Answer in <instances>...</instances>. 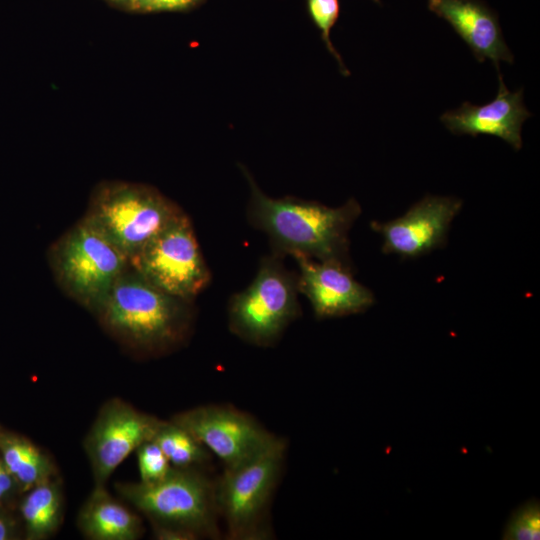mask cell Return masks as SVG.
Here are the masks:
<instances>
[{
  "mask_svg": "<svg viewBox=\"0 0 540 540\" xmlns=\"http://www.w3.org/2000/svg\"><path fill=\"white\" fill-rule=\"evenodd\" d=\"M243 174L250 188L247 219L268 237L271 253L351 265L349 231L361 214L354 198L339 207L291 196L273 198L245 168Z\"/></svg>",
  "mask_w": 540,
  "mask_h": 540,
  "instance_id": "cell-1",
  "label": "cell"
},
{
  "mask_svg": "<svg viewBox=\"0 0 540 540\" xmlns=\"http://www.w3.org/2000/svg\"><path fill=\"white\" fill-rule=\"evenodd\" d=\"M194 315V302L160 290L129 268L94 316L126 349L142 356H158L188 339Z\"/></svg>",
  "mask_w": 540,
  "mask_h": 540,
  "instance_id": "cell-2",
  "label": "cell"
},
{
  "mask_svg": "<svg viewBox=\"0 0 540 540\" xmlns=\"http://www.w3.org/2000/svg\"><path fill=\"white\" fill-rule=\"evenodd\" d=\"M115 489L149 520L156 539L220 536L215 483L196 467H172L156 482L117 483Z\"/></svg>",
  "mask_w": 540,
  "mask_h": 540,
  "instance_id": "cell-3",
  "label": "cell"
},
{
  "mask_svg": "<svg viewBox=\"0 0 540 540\" xmlns=\"http://www.w3.org/2000/svg\"><path fill=\"white\" fill-rule=\"evenodd\" d=\"M47 261L62 292L93 315L130 268L128 257L82 218L49 246Z\"/></svg>",
  "mask_w": 540,
  "mask_h": 540,
  "instance_id": "cell-4",
  "label": "cell"
},
{
  "mask_svg": "<svg viewBox=\"0 0 540 540\" xmlns=\"http://www.w3.org/2000/svg\"><path fill=\"white\" fill-rule=\"evenodd\" d=\"M182 211L151 186L108 181L93 190L82 219L130 259Z\"/></svg>",
  "mask_w": 540,
  "mask_h": 540,
  "instance_id": "cell-5",
  "label": "cell"
},
{
  "mask_svg": "<svg viewBox=\"0 0 540 540\" xmlns=\"http://www.w3.org/2000/svg\"><path fill=\"white\" fill-rule=\"evenodd\" d=\"M283 260L274 253L264 256L251 283L229 300V329L245 342L271 346L300 315L297 273Z\"/></svg>",
  "mask_w": 540,
  "mask_h": 540,
  "instance_id": "cell-6",
  "label": "cell"
},
{
  "mask_svg": "<svg viewBox=\"0 0 540 540\" xmlns=\"http://www.w3.org/2000/svg\"><path fill=\"white\" fill-rule=\"evenodd\" d=\"M285 451V441L276 437L250 460L224 469L215 483V498L228 538L257 540L268 536L265 515L278 482Z\"/></svg>",
  "mask_w": 540,
  "mask_h": 540,
  "instance_id": "cell-7",
  "label": "cell"
},
{
  "mask_svg": "<svg viewBox=\"0 0 540 540\" xmlns=\"http://www.w3.org/2000/svg\"><path fill=\"white\" fill-rule=\"evenodd\" d=\"M132 270L160 290L194 302L211 282L192 221L182 211L129 259Z\"/></svg>",
  "mask_w": 540,
  "mask_h": 540,
  "instance_id": "cell-8",
  "label": "cell"
},
{
  "mask_svg": "<svg viewBox=\"0 0 540 540\" xmlns=\"http://www.w3.org/2000/svg\"><path fill=\"white\" fill-rule=\"evenodd\" d=\"M170 420L218 457L224 469L250 460L276 439L253 417L230 406H199L177 413Z\"/></svg>",
  "mask_w": 540,
  "mask_h": 540,
  "instance_id": "cell-9",
  "label": "cell"
},
{
  "mask_svg": "<svg viewBox=\"0 0 540 540\" xmlns=\"http://www.w3.org/2000/svg\"><path fill=\"white\" fill-rule=\"evenodd\" d=\"M161 422L122 399L106 401L84 440L94 486H105L114 470L133 451L153 439Z\"/></svg>",
  "mask_w": 540,
  "mask_h": 540,
  "instance_id": "cell-10",
  "label": "cell"
},
{
  "mask_svg": "<svg viewBox=\"0 0 540 540\" xmlns=\"http://www.w3.org/2000/svg\"><path fill=\"white\" fill-rule=\"evenodd\" d=\"M462 205L456 197L428 195L396 219L372 221L371 228L382 236L383 253L418 258L446 245L451 223Z\"/></svg>",
  "mask_w": 540,
  "mask_h": 540,
  "instance_id": "cell-11",
  "label": "cell"
},
{
  "mask_svg": "<svg viewBox=\"0 0 540 540\" xmlns=\"http://www.w3.org/2000/svg\"><path fill=\"white\" fill-rule=\"evenodd\" d=\"M297 287L310 302L317 319L358 314L374 303L373 292L353 276L351 265L337 261L294 258Z\"/></svg>",
  "mask_w": 540,
  "mask_h": 540,
  "instance_id": "cell-12",
  "label": "cell"
},
{
  "mask_svg": "<svg viewBox=\"0 0 540 540\" xmlns=\"http://www.w3.org/2000/svg\"><path fill=\"white\" fill-rule=\"evenodd\" d=\"M497 96L485 105L464 102L459 108L446 111L440 120L456 135H492L502 138L515 150L522 148L521 129L531 113L523 103V92L508 90L498 72Z\"/></svg>",
  "mask_w": 540,
  "mask_h": 540,
  "instance_id": "cell-13",
  "label": "cell"
},
{
  "mask_svg": "<svg viewBox=\"0 0 540 540\" xmlns=\"http://www.w3.org/2000/svg\"><path fill=\"white\" fill-rule=\"evenodd\" d=\"M428 9L447 21L469 46L479 62L491 60L499 72V62L513 63L497 13L482 0H428Z\"/></svg>",
  "mask_w": 540,
  "mask_h": 540,
  "instance_id": "cell-14",
  "label": "cell"
},
{
  "mask_svg": "<svg viewBox=\"0 0 540 540\" xmlns=\"http://www.w3.org/2000/svg\"><path fill=\"white\" fill-rule=\"evenodd\" d=\"M77 527L90 540H136L144 531L139 516L113 498L105 486L93 487L79 510Z\"/></svg>",
  "mask_w": 540,
  "mask_h": 540,
  "instance_id": "cell-15",
  "label": "cell"
},
{
  "mask_svg": "<svg viewBox=\"0 0 540 540\" xmlns=\"http://www.w3.org/2000/svg\"><path fill=\"white\" fill-rule=\"evenodd\" d=\"M0 454L22 491L54 479L56 471L50 458L23 436L0 430Z\"/></svg>",
  "mask_w": 540,
  "mask_h": 540,
  "instance_id": "cell-16",
  "label": "cell"
},
{
  "mask_svg": "<svg viewBox=\"0 0 540 540\" xmlns=\"http://www.w3.org/2000/svg\"><path fill=\"white\" fill-rule=\"evenodd\" d=\"M26 538L44 540L58 530L63 516V495L55 479L27 491L20 505Z\"/></svg>",
  "mask_w": 540,
  "mask_h": 540,
  "instance_id": "cell-17",
  "label": "cell"
},
{
  "mask_svg": "<svg viewBox=\"0 0 540 540\" xmlns=\"http://www.w3.org/2000/svg\"><path fill=\"white\" fill-rule=\"evenodd\" d=\"M152 440L173 467H196L210 459V452L188 431L171 420H162Z\"/></svg>",
  "mask_w": 540,
  "mask_h": 540,
  "instance_id": "cell-18",
  "label": "cell"
},
{
  "mask_svg": "<svg viewBox=\"0 0 540 540\" xmlns=\"http://www.w3.org/2000/svg\"><path fill=\"white\" fill-rule=\"evenodd\" d=\"M540 504L532 499L518 507L505 526L504 540H535L540 537Z\"/></svg>",
  "mask_w": 540,
  "mask_h": 540,
  "instance_id": "cell-19",
  "label": "cell"
},
{
  "mask_svg": "<svg viewBox=\"0 0 540 540\" xmlns=\"http://www.w3.org/2000/svg\"><path fill=\"white\" fill-rule=\"evenodd\" d=\"M309 15L321 31L322 39L328 51L336 58L343 75H349L340 55L330 40V31L337 22L340 13L338 0H307Z\"/></svg>",
  "mask_w": 540,
  "mask_h": 540,
  "instance_id": "cell-20",
  "label": "cell"
},
{
  "mask_svg": "<svg viewBox=\"0 0 540 540\" xmlns=\"http://www.w3.org/2000/svg\"><path fill=\"white\" fill-rule=\"evenodd\" d=\"M136 455L141 482L149 483L161 480L173 467L153 440L140 445L136 449Z\"/></svg>",
  "mask_w": 540,
  "mask_h": 540,
  "instance_id": "cell-21",
  "label": "cell"
},
{
  "mask_svg": "<svg viewBox=\"0 0 540 540\" xmlns=\"http://www.w3.org/2000/svg\"><path fill=\"white\" fill-rule=\"evenodd\" d=\"M199 0H133L131 8L141 11L182 10L196 4Z\"/></svg>",
  "mask_w": 540,
  "mask_h": 540,
  "instance_id": "cell-22",
  "label": "cell"
},
{
  "mask_svg": "<svg viewBox=\"0 0 540 540\" xmlns=\"http://www.w3.org/2000/svg\"><path fill=\"white\" fill-rule=\"evenodd\" d=\"M16 488H19L15 479L6 468L0 457V502L7 499Z\"/></svg>",
  "mask_w": 540,
  "mask_h": 540,
  "instance_id": "cell-23",
  "label": "cell"
},
{
  "mask_svg": "<svg viewBox=\"0 0 540 540\" xmlns=\"http://www.w3.org/2000/svg\"><path fill=\"white\" fill-rule=\"evenodd\" d=\"M13 526L10 520L0 513V540H8L13 538Z\"/></svg>",
  "mask_w": 540,
  "mask_h": 540,
  "instance_id": "cell-24",
  "label": "cell"
},
{
  "mask_svg": "<svg viewBox=\"0 0 540 540\" xmlns=\"http://www.w3.org/2000/svg\"><path fill=\"white\" fill-rule=\"evenodd\" d=\"M113 1L124 2V3L129 4V5H131V3L133 2V0H113Z\"/></svg>",
  "mask_w": 540,
  "mask_h": 540,
  "instance_id": "cell-25",
  "label": "cell"
},
{
  "mask_svg": "<svg viewBox=\"0 0 540 540\" xmlns=\"http://www.w3.org/2000/svg\"><path fill=\"white\" fill-rule=\"evenodd\" d=\"M375 2H377L378 4H380V0H374Z\"/></svg>",
  "mask_w": 540,
  "mask_h": 540,
  "instance_id": "cell-26",
  "label": "cell"
},
{
  "mask_svg": "<svg viewBox=\"0 0 540 540\" xmlns=\"http://www.w3.org/2000/svg\"><path fill=\"white\" fill-rule=\"evenodd\" d=\"M1 430V429H0Z\"/></svg>",
  "mask_w": 540,
  "mask_h": 540,
  "instance_id": "cell-27",
  "label": "cell"
}]
</instances>
